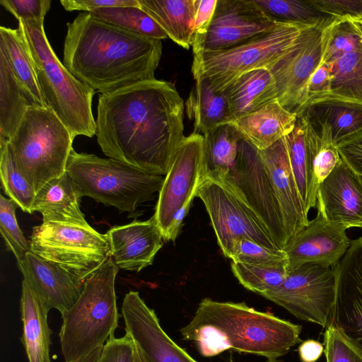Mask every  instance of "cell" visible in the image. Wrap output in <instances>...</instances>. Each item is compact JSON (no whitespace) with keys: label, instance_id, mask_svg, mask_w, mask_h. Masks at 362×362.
<instances>
[{"label":"cell","instance_id":"25","mask_svg":"<svg viewBox=\"0 0 362 362\" xmlns=\"http://www.w3.org/2000/svg\"><path fill=\"white\" fill-rule=\"evenodd\" d=\"M223 92L234 122L277 100L275 81L267 68L242 74Z\"/></svg>","mask_w":362,"mask_h":362},{"label":"cell","instance_id":"20","mask_svg":"<svg viewBox=\"0 0 362 362\" xmlns=\"http://www.w3.org/2000/svg\"><path fill=\"white\" fill-rule=\"evenodd\" d=\"M316 208L327 221L348 229L362 222V177L341 157L318 187Z\"/></svg>","mask_w":362,"mask_h":362},{"label":"cell","instance_id":"12","mask_svg":"<svg viewBox=\"0 0 362 362\" xmlns=\"http://www.w3.org/2000/svg\"><path fill=\"white\" fill-rule=\"evenodd\" d=\"M261 218L279 249L288 237L284 214L259 150L241 139L235 166L228 178Z\"/></svg>","mask_w":362,"mask_h":362},{"label":"cell","instance_id":"4","mask_svg":"<svg viewBox=\"0 0 362 362\" xmlns=\"http://www.w3.org/2000/svg\"><path fill=\"white\" fill-rule=\"evenodd\" d=\"M34 63L37 83L45 101L72 137L95 135L92 111L95 91L76 78L58 59L44 30V20H19Z\"/></svg>","mask_w":362,"mask_h":362},{"label":"cell","instance_id":"42","mask_svg":"<svg viewBox=\"0 0 362 362\" xmlns=\"http://www.w3.org/2000/svg\"><path fill=\"white\" fill-rule=\"evenodd\" d=\"M17 207L13 201L0 195L1 234L7 248L14 254L17 262H21L30 251V246L18 226L16 216Z\"/></svg>","mask_w":362,"mask_h":362},{"label":"cell","instance_id":"54","mask_svg":"<svg viewBox=\"0 0 362 362\" xmlns=\"http://www.w3.org/2000/svg\"><path fill=\"white\" fill-rule=\"evenodd\" d=\"M362 30V19L351 20Z\"/></svg>","mask_w":362,"mask_h":362},{"label":"cell","instance_id":"5","mask_svg":"<svg viewBox=\"0 0 362 362\" xmlns=\"http://www.w3.org/2000/svg\"><path fill=\"white\" fill-rule=\"evenodd\" d=\"M119 269L110 257L85 280L76 303L62 315L59 337L65 362L88 354L114 335L119 317L115 289Z\"/></svg>","mask_w":362,"mask_h":362},{"label":"cell","instance_id":"16","mask_svg":"<svg viewBox=\"0 0 362 362\" xmlns=\"http://www.w3.org/2000/svg\"><path fill=\"white\" fill-rule=\"evenodd\" d=\"M347 229L343 224L327 221L317 211L316 216L290 238L283 248L287 257V271L305 264L334 268L351 245Z\"/></svg>","mask_w":362,"mask_h":362},{"label":"cell","instance_id":"17","mask_svg":"<svg viewBox=\"0 0 362 362\" xmlns=\"http://www.w3.org/2000/svg\"><path fill=\"white\" fill-rule=\"evenodd\" d=\"M336 296L332 325L362 352V235L334 268Z\"/></svg>","mask_w":362,"mask_h":362},{"label":"cell","instance_id":"46","mask_svg":"<svg viewBox=\"0 0 362 362\" xmlns=\"http://www.w3.org/2000/svg\"><path fill=\"white\" fill-rule=\"evenodd\" d=\"M98 362H135L132 337L127 333L119 338L111 336L103 345Z\"/></svg>","mask_w":362,"mask_h":362},{"label":"cell","instance_id":"33","mask_svg":"<svg viewBox=\"0 0 362 362\" xmlns=\"http://www.w3.org/2000/svg\"><path fill=\"white\" fill-rule=\"evenodd\" d=\"M291 172L306 212L317 205V188L315 187L308 155L305 122L297 118L293 129L284 136Z\"/></svg>","mask_w":362,"mask_h":362},{"label":"cell","instance_id":"31","mask_svg":"<svg viewBox=\"0 0 362 362\" xmlns=\"http://www.w3.org/2000/svg\"><path fill=\"white\" fill-rule=\"evenodd\" d=\"M311 121L327 124L334 144L362 133V105L339 100H323L305 107L298 115Z\"/></svg>","mask_w":362,"mask_h":362},{"label":"cell","instance_id":"29","mask_svg":"<svg viewBox=\"0 0 362 362\" xmlns=\"http://www.w3.org/2000/svg\"><path fill=\"white\" fill-rule=\"evenodd\" d=\"M33 106L39 105L16 78L0 49V146L8 142L25 112Z\"/></svg>","mask_w":362,"mask_h":362},{"label":"cell","instance_id":"15","mask_svg":"<svg viewBox=\"0 0 362 362\" xmlns=\"http://www.w3.org/2000/svg\"><path fill=\"white\" fill-rule=\"evenodd\" d=\"M304 28L291 46L267 69L271 72L277 89V100L295 112L300 107L305 87L321 63L323 31L332 18Z\"/></svg>","mask_w":362,"mask_h":362},{"label":"cell","instance_id":"22","mask_svg":"<svg viewBox=\"0 0 362 362\" xmlns=\"http://www.w3.org/2000/svg\"><path fill=\"white\" fill-rule=\"evenodd\" d=\"M259 152L281 206L289 239L305 228L309 220L291 172L284 137Z\"/></svg>","mask_w":362,"mask_h":362},{"label":"cell","instance_id":"36","mask_svg":"<svg viewBox=\"0 0 362 362\" xmlns=\"http://www.w3.org/2000/svg\"><path fill=\"white\" fill-rule=\"evenodd\" d=\"M89 13L110 24L146 38L161 40L168 37L162 28L141 6L104 8Z\"/></svg>","mask_w":362,"mask_h":362},{"label":"cell","instance_id":"53","mask_svg":"<svg viewBox=\"0 0 362 362\" xmlns=\"http://www.w3.org/2000/svg\"><path fill=\"white\" fill-rule=\"evenodd\" d=\"M265 362H284L282 360H279L277 358H269Z\"/></svg>","mask_w":362,"mask_h":362},{"label":"cell","instance_id":"10","mask_svg":"<svg viewBox=\"0 0 362 362\" xmlns=\"http://www.w3.org/2000/svg\"><path fill=\"white\" fill-rule=\"evenodd\" d=\"M196 197L204 203L218 245L229 258L233 243L245 238L272 250L277 246L267 227L228 180H203Z\"/></svg>","mask_w":362,"mask_h":362},{"label":"cell","instance_id":"23","mask_svg":"<svg viewBox=\"0 0 362 362\" xmlns=\"http://www.w3.org/2000/svg\"><path fill=\"white\" fill-rule=\"evenodd\" d=\"M80 199L71 177L65 172L43 185L37 192L32 213L40 212L43 223L88 225L80 209Z\"/></svg>","mask_w":362,"mask_h":362},{"label":"cell","instance_id":"38","mask_svg":"<svg viewBox=\"0 0 362 362\" xmlns=\"http://www.w3.org/2000/svg\"><path fill=\"white\" fill-rule=\"evenodd\" d=\"M362 42V30L351 20L332 18L323 31L321 63L332 64Z\"/></svg>","mask_w":362,"mask_h":362},{"label":"cell","instance_id":"43","mask_svg":"<svg viewBox=\"0 0 362 362\" xmlns=\"http://www.w3.org/2000/svg\"><path fill=\"white\" fill-rule=\"evenodd\" d=\"M327 362H362V352L338 328L329 325L324 333Z\"/></svg>","mask_w":362,"mask_h":362},{"label":"cell","instance_id":"34","mask_svg":"<svg viewBox=\"0 0 362 362\" xmlns=\"http://www.w3.org/2000/svg\"><path fill=\"white\" fill-rule=\"evenodd\" d=\"M301 117L305 122V142L313 181L318 189L339 163L340 155L327 124Z\"/></svg>","mask_w":362,"mask_h":362},{"label":"cell","instance_id":"19","mask_svg":"<svg viewBox=\"0 0 362 362\" xmlns=\"http://www.w3.org/2000/svg\"><path fill=\"white\" fill-rule=\"evenodd\" d=\"M17 262L23 280L49 310L57 309L62 315L78 299L84 281L60 265L31 250Z\"/></svg>","mask_w":362,"mask_h":362},{"label":"cell","instance_id":"28","mask_svg":"<svg viewBox=\"0 0 362 362\" xmlns=\"http://www.w3.org/2000/svg\"><path fill=\"white\" fill-rule=\"evenodd\" d=\"M203 136L202 180H228L235 166L243 136L234 122L221 125Z\"/></svg>","mask_w":362,"mask_h":362},{"label":"cell","instance_id":"51","mask_svg":"<svg viewBox=\"0 0 362 362\" xmlns=\"http://www.w3.org/2000/svg\"><path fill=\"white\" fill-rule=\"evenodd\" d=\"M103 345L100 346L92 351L88 354L81 357V358L70 362H98Z\"/></svg>","mask_w":362,"mask_h":362},{"label":"cell","instance_id":"48","mask_svg":"<svg viewBox=\"0 0 362 362\" xmlns=\"http://www.w3.org/2000/svg\"><path fill=\"white\" fill-rule=\"evenodd\" d=\"M337 146L341 158L362 177V133Z\"/></svg>","mask_w":362,"mask_h":362},{"label":"cell","instance_id":"35","mask_svg":"<svg viewBox=\"0 0 362 362\" xmlns=\"http://www.w3.org/2000/svg\"><path fill=\"white\" fill-rule=\"evenodd\" d=\"M328 64L332 74L331 89L320 100L333 99L362 105V42L355 49Z\"/></svg>","mask_w":362,"mask_h":362},{"label":"cell","instance_id":"3","mask_svg":"<svg viewBox=\"0 0 362 362\" xmlns=\"http://www.w3.org/2000/svg\"><path fill=\"white\" fill-rule=\"evenodd\" d=\"M302 326L245 303L202 299L189 323L180 329L183 339L196 344L204 357L233 349L269 358L287 354L301 341Z\"/></svg>","mask_w":362,"mask_h":362},{"label":"cell","instance_id":"27","mask_svg":"<svg viewBox=\"0 0 362 362\" xmlns=\"http://www.w3.org/2000/svg\"><path fill=\"white\" fill-rule=\"evenodd\" d=\"M194 78L195 85L185 104L187 115L193 122L192 132L204 136L221 125L233 122L224 92L215 90L204 77Z\"/></svg>","mask_w":362,"mask_h":362},{"label":"cell","instance_id":"24","mask_svg":"<svg viewBox=\"0 0 362 362\" xmlns=\"http://www.w3.org/2000/svg\"><path fill=\"white\" fill-rule=\"evenodd\" d=\"M297 118L295 112L276 100L239 118L234 124L243 139L262 151L289 134Z\"/></svg>","mask_w":362,"mask_h":362},{"label":"cell","instance_id":"8","mask_svg":"<svg viewBox=\"0 0 362 362\" xmlns=\"http://www.w3.org/2000/svg\"><path fill=\"white\" fill-rule=\"evenodd\" d=\"M307 27L309 26L278 23L272 30L232 48L193 54V77H204L215 90L223 92L242 74L267 68Z\"/></svg>","mask_w":362,"mask_h":362},{"label":"cell","instance_id":"7","mask_svg":"<svg viewBox=\"0 0 362 362\" xmlns=\"http://www.w3.org/2000/svg\"><path fill=\"white\" fill-rule=\"evenodd\" d=\"M74 139L51 109L33 106L8 144L17 168L37 192L66 172Z\"/></svg>","mask_w":362,"mask_h":362},{"label":"cell","instance_id":"45","mask_svg":"<svg viewBox=\"0 0 362 362\" xmlns=\"http://www.w3.org/2000/svg\"><path fill=\"white\" fill-rule=\"evenodd\" d=\"M322 13L335 18L362 19V0H310Z\"/></svg>","mask_w":362,"mask_h":362},{"label":"cell","instance_id":"13","mask_svg":"<svg viewBox=\"0 0 362 362\" xmlns=\"http://www.w3.org/2000/svg\"><path fill=\"white\" fill-rule=\"evenodd\" d=\"M204 136L192 132L178 146L164 177L153 217L168 240L176 214L196 197L202 181Z\"/></svg>","mask_w":362,"mask_h":362},{"label":"cell","instance_id":"32","mask_svg":"<svg viewBox=\"0 0 362 362\" xmlns=\"http://www.w3.org/2000/svg\"><path fill=\"white\" fill-rule=\"evenodd\" d=\"M0 49L5 54L18 81L30 93L37 105L47 107L41 93L23 26L0 27Z\"/></svg>","mask_w":362,"mask_h":362},{"label":"cell","instance_id":"1","mask_svg":"<svg viewBox=\"0 0 362 362\" xmlns=\"http://www.w3.org/2000/svg\"><path fill=\"white\" fill-rule=\"evenodd\" d=\"M184 107L175 85L156 78L100 94L97 141L107 157L165 176L185 138Z\"/></svg>","mask_w":362,"mask_h":362},{"label":"cell","instance_id":"30","mask_svg":"<svg viewBox=\"0 0 362 362\" xmlns=\"http://www.w3.org/2000/svg\"><path fill=\"white\" fill-rule=\"evenodd\" d=\"M139 2L168 38L185 49L192 45L195 0H139Z\"/></svg>","mask_w":362,"mask_h":362},{"label":"cell","instance_id":"52","mask_svg":"<svg viewBox=\"0 0 362 362\" xmlns=\"http://www.w3.org/2000/svg\"><path fill=\"white\" fill-rule=\"evenodd\" d=\"M135 362H148L139 346L134 341Z\"/></svg>","mask_w":362,"mask_h":362},{"label":"cell","instance_id":"6","mask_svg":"<svg viewBox=\"0 0 362 362\" xmlns=\"http://www.w3.org/2000/svg\"><path fill=\"white\" fill-rule=\"evenodd\" d=\"M81 198L89 197L122 212L134 213L159 192L163 175L148 173L113 158L72 148L66 168Z\"/></svg>","mask_w":362,"mask_h":362},{"label":"cell","instance_id":"55","mask_svg":"<svg viewBox=\"0 0 362 362\" xmlns=\"http://www.w3.org/2000/svg\"><path fill=\"white\" fill-rule=\"evenodd\" d=\"M358 228H361V229L362 230V222H361V223L360 224V226H359V227H358Z\"/></svg>","mask_w":362,"mask_h":362},{"label":"cell","instance_id":"44","mask_svg":"<svg viewBox=\"0 0 362 362\" xmlns=\"http://www.w3.org/2000/svg\"><path fill=\"white\" fill-rule=\"evenodd\" d=\"M0 4L18 21L45 20L50 0H1Z\"/></svg>","mask_w":362,"mask_h":362},{"label":"cell","instance_id":"26","mask_svg":"<svg viewBox=\"0 0 362 362\" xmlns=\"http://www.w3.org/2000/svg\"><path fill=\"white\" fill-rule=\"evenodd\" d=\"M23 334L21 341L28 362H52L49 355L51 329L49 310L23 280L20 300Z\"/></svg>","mask_w":362,"mask_h":362},{"label":"cell","instance_id":"2","mask_svg":"<svg viewBox=\"0 0 362 362\" xmlns=\"http://www.w3.org/2000/svg\"><path fill=\"white\" fill-rule=\"evenodd\" d=\"M66 26L63 64L95 92L105 94L156 78L161 40L125 30L88 12Z\"/></svg>","mask_w":362,"mask_h":362},{"label":"cell","instance_id":"18","mask_svg":"<svg viewBox=\"0 0 362 362\" xmlns=\"http://www.w3.org/2000/svg\"><path fill=\"white\" fill-rule=\"evenodd\" d=\"M122 315L126 333L148 362H197L163 329L155 311L138 291H130L124 296Z\"/></svg>","mask_w":362,"mask_h":362},{"label":"cell","instance_id":"50","mask_svg":"<svg viewBox=\"0 0 362 362\" xmlns=\"http://www.w3.org/2000/svg\"><path fill=\"white\" fill-rule=\"evenodd\" d=\"M323 352L322 344L314 339L306 340L298 346V354L302 362H315Z\"/></svg>","mask_w":362,"mask_h":362},{"label":"cell","instance_id":"14","mask_svg":"<svg viewBox=\"0 0 362 362\" xmlns=\"http://www.w3.org/2000/svg\"><path fill=\"white\" fill-rule=\"evenodd\" d=\"M277 24L253 0H217L206 30L194 36L193 54L232 48L272 30Z\"/></svg>","mask_w":362,"mask_h":362},{"label":"cell","instance_id":"41","mask_svg":"<svg viewBox=\"0 0 362 362\" xmlns=\"http://www.w3.org/2000/svg\"><path fill=\"white\" fill-rule=\"evenodd\" d=\"M229 259L247 264L287 269L286 255L283 250H272L245 238H238L233 245Z\"/></svg>","mask_w":362,"mask_h":362},{"label":"cell","instance_id":"37","mask_svg":"<svg viewBox=\"0 0 362 362\" xmlns=\"http://www.w3.org/2000/svg\"><path fill=\"white\" fill-rule=\"evenodd\" d=\"M257 6L276 23L313 26L327 20L310 0H253Z\"/></svg>","mask_w":362,"mask_h":362},{"label":"cell","instance_id":"11","mask_svg":"<svg viewBox=\"0 0 362 362\" xmlns=\"http://www.w3.org/2000/svg\"><path fill=\"white\" fill-rule=\"evenodd\" d=\"M296 318L324 328L332 325L336 296L333 268L303 264L288 272L284 282L262 296Z\"/></svg>","mask_w":362,"mask_h":362},{"label":"cell","instance_id":"9","mask_svg":"<svg viewBox=\"0 0 362 362\" xmlns=\"http://www.w3.org/2000/svg\"><path fill=\"white\" fill-rule=\"evenodd\" d=\"M30 250L83 281L111 256L108 238L88 225L43 223L33 228Z\"/></svg>","mask_w":362,"mask_h":362},{"label":"cell","instance_id":"49","mask_svg":"<svg viewBox=\"0 0 362 362\" xmlns=\"http://www.w3.org/2000/svg\"><path fill=\"white\" fill-rule=\"evenodd\" d=\"M216 3L217 0H195L194 35L201 34L206 30L214 16Z\"/></svg>","mask_w":362,"mask_h":362},{"label":"cell","instance_id":"40","mask_svg":"<svg viewBox=\"0 0 362 362\" xmlns=\"http://www.w3.org/2000/svg\"><path fill=\"white\" fill-rule=\"evenodd\" d=\"M232 272L245 288L260 296L281 286L288 276L284 267H269L232 262Z\"/></svg>","mask_w":362,"mask_h":362},{"label":"cell","instance_id":"47","mask_svg":"<svg viewBox=\"0 0 362 362\" xmlns=\"http://www.w3.org/2000/svg\"><path fill=\"white\" fill-rule=\"evenodd\" d=\"M60 4L68 11H93L111 7L140 6L139 0H61Z\"/></svg>","mask_w":362,"mask_h":362},{"label":"cell","instance_id":"39","mask_svg":"<svg viewBox=\"0 0 362 362\" xmlns=\"http://www.w3.org/2000/svg\"><path fill=\"white\" fill-rule=\"evenodd\" d=\"M0 175L2 187L9 199L24 212L32 214L36 192L17 168L8 143L0 146Z\"/></svg>","mask_w":362,"mask_h":362},{"label":"cell","instance_id":"21","mask_svg":"<svg viewBox=\"0 0 362 362\" xmlns=\"http://www.w3.org/2000/svg\"><path fill=\"white\" fill-rule=\"evenodd\" d=\"M106 235L114 263L127 271L140 272L151 265L163 244L162 233L153 216L147 221L114 226Z\"/></svg>","mask_w":362,"mask_h":362}]
</instances>
